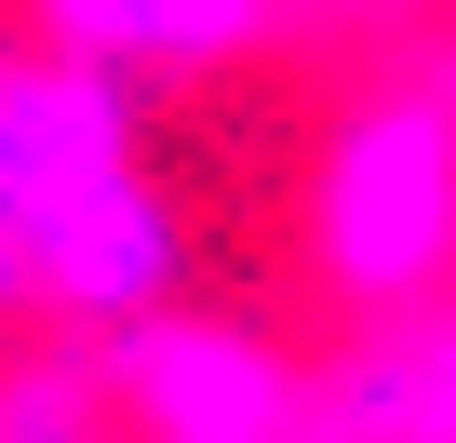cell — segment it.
Instances as JSON below:
<instances>
[{
  "label": "cell",
  "mask_w": 456,
  "mask_h": 443,
  "mask_svg": "<svg viewBox=\"0 0 456 443\" xmlns=\"http://www.w3.org/2000/svg\"><path fill=\"white\" fill-rule=\"evenodd\" d=\"M0 242L28 269V323L68 336H121L188 296V201L148 148V81L41 28L0 41Z\"/></svg>",
  "instance_id": "1"
},
{
  "label": "cell",
  "mask_w": 456,
  "mask_h": 443,
  "mask_svg": "<svg viewBox=\"0 0 456 443\" xmlns=\"http://www.w3.org/2000/svg\"><path fill=\"white\" fill-rule=\"evenodd\" d=\"M296 269L336 323L456 283V81L429 54H389L322 108L296 175Z\"/></svg>",
  "instance_id": "2"
},
{
  "label": "cell",
  "mask_w": 456,
  "mask_h": 443,
  "mask_svg": "<svg viewBox=\"0 0 456 443\" xmlns=\"http://www.w3.org/2000/svg\"><path fill=\"white\" fill-rule=\"evenodd\" d=\"M108 376H121L134 443H309L322 430L309 349L269 336L256 309H188V296H161L148 323L108 336Z\"/></svg>",
  "instance_id": "3"
},
{
  "label": "cell",
  "mask_w": 456,
  "mask_h": 443,
  "mask_svg": "<svg viewBox=\"0 0 456 443\" xmlns=\"http://www.w3.org/2000/svg\"><path fill=\"white\" fill-rule=\"evenodd\" d=\"M309 390L336 443H456V283L403 309H349L309 349Z\"/></svg>",
  "instance_id": "4"
},
{
  "label": "cell",
  "mask_w": 456,
  "mask_h": 443,
  "mask_svg": "<svg viewBox=\"0 0 456 443\" xmlns=\"http://www.w3.org/2000/svg\"><path fill=\"white\" fill-rule=\"evenodd\" d=\"M28 28L161 94V81H228V68L282 54V28H309V14L296 0H28Z\"/></svg>",
  "instance_id": "5"
},
{
  "label": "cell",
  "mask_w": 456,
  "mask_h": 443,
  "mask_svg": "<svg viewBox=\"0 0 456 443\" xmlns=\"http://www.w3.org/2000/svg\"><path fill=\"white\" fill-rule=\"evenodd\" d=\"M0 443H134L108 336H68V323H14L0 336Z\"/></svg>",
  "instance_id": "6"
},
{
  "label": "cell",
  "mask_w": 456,
  "mask_h": 443,
  "mask_svg": "<svg viewBox=\"0 0 456 443\" xmlns=\"http://www.w3.org/2000/svg\"><path fill=\"white\" fill-rule=\"evenodd\" d=\"M309 28H389V14H416V0H296Z\"/></svg>",
  "instance_id": "7"
},
{
  "label": "cell",
  "mask_w": 456,
  "mask_h": 443,
  "mask_svg": "<svg viewBox=\"0 0 456 443\" xmlns=\"http://www.w3.org/2000/svg\"><path fill=\"white\" fill-rule=\"evenodd\" d=\"M28 323V269H14V242H0V336Z\"/></svg>",
  "instance_id": "8"
},
{
  "label": "cell",
  "mask_w": 456,
  "mask_h": 443,
  "mask_svg": "<svg viewBox=\"0 0 456 443\" xmlns=\"http://www.w3.org/2000/svg\"><path fill=\"white\" fill-rule=\"evenodd\" d=\"M429 68H443V81H456V41H429Z\"/></svg>",
  "instance_id": "9"
}]
</instances>
